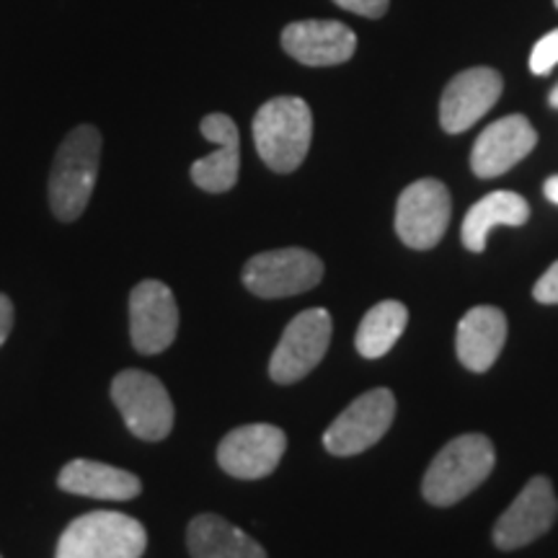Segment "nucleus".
Wrapping results in <instances>:
<instances>
[{
    "instance_id": "obj_1",
    "label": "nucleus",
    "mask_w": 558,
    "mask_h": 558,
    "mask_svg": "<svg viewBox=\"0 0 558 558\" xmlns=\"http://www.w3.org/2000/svg\"><path fill=\"white\" fill-rule=\"evenodd\" d=\"M101 163V132L94 124H78L68 132L50 171V207L62 222L78 220L86 213Z\"/></svg>"
},
{
    "instance_id": "obj_2",
    "label": "nucleus",
    "mask_w": 558,
    "mask_h": 558,
    "mask_svg": "<svg viewBox=\"0 0 558 558\" xmlns=\"http://www.w3.org/2000/svg\"><path fill=\"white\" fill-rule=\"evenodd\" d=\"M313 140V111L298 96H277L254 117L256 153L275 173L303 166Z\"/></svg>"
},
{
    "instance_id": "obj_3",
    "label": "nucleus",
    "mask_w": 558,
    "mask_h": 558,
    "mask_svg": "<svg viewBox=\"0 0 558 558\" xmlns=\"http://www.w3.org/2000/svg\"><path fill=\"white\" fill-rule=\"evenodd\" d=\"M494 463H497V456L488 437L460 435L450 439L424 473V499L435 507H452L484 484L488 473L494 471Z\"/></svg>"
},
{
    "instance_id": "obj_4",
    "label": "nucleus",
    "mask_w": 558,
    "mask_h": 558,
    "mask_svg": "<svg viewBox=\"0 0 558 558\" xmlns=\"http://www.w3.org/2000/svg\"><path fill=\"white\" fill-rule=\"evenodd\" d=\"M148 533L122 512H88L62 530L54 558H143Z\"/></svg>"
},
{
    "instance_id": "obj_5",
    "label": "nucleus",
    "mask_w": 558,
    "mask_h": 558,
    "mask_svg": "<svg viewBox=\"0 0 558 558\" xmlns=\"http://www.w3.org/2000/svg\"><path fill=\"white\" fill-rule=\"evenodd\" d=\"M111 401L120 409L128 429L145 442H160L173 429V403L156 375L124 369L111 380Z\"/></svg>"
},
{
    "instance_id": "obj_6",
    "label": "nucleus",
    "mask_w": 558,
    "mask_h": 558,
    "mask_svg": "<svg viewBox=\"0 0 558 558\" xmlns=\"http://www.w3.org/2000/svg\"><path fill=\"white\" fill-rule=\"evenodd\" d=\"M331 316L324 308H311L298 313L284 329L282 339L271 354L269 375L279 386L303 380L318 362L326 357L331 344Z\"/></svg>"
},
{
    "instance_id": "obj_7",
    "label": "nucleus",
    "mask_w": 558,
    "mask_h": 558,
    "mask_svg": "<svg viewBox=\"0 0 558 558\" xmlns=\"http://www.w3.org/2000/svg\"><path fill=\"white\" fill-rule=\"evenodd\" d=\"M324 279V262L305 248H275L256 254L243 267V284L256 298H292Z\"/></svg>"
},
{
    "instance_id": "obj_8",
    "label": "nucleus",
    "mask_w": 558,
    "mask_h": 558,
    "mask_svg": "<svg viewBox=\"0 0 558 558\" xmlns=\"http://www.w3.org/2000/svg\"><path fill=\"white\" fill-rule=\"evenodd\" d=\"M396 416V396L388 388H375L354 399L326 429L324 448L337 458L360 456L390 429Z\"/></svg>"
},
{
    "instance_id": "obj_9",
    "label": "nucleus",
    "mask_w": 558,
    "mask_h": 558,
    "mask_svg": "<svg viewBox=\"0 0 558 558\" xmlns=\"http://www.w3.org/2000/svg\"><path fill=\"white\" fill-rule=\"evenodd\" d=\"M450 213L448 186L437 179H418L401 192L396 207V233L409 248H435L450 226Z\"/></svg>"
},
{
    "instance_id": "obj_10",
    "label": "nucleus",
    "mask_w": 558,
    "mask_h": 558,
    "mask_svg": "<svg viewBox=\"0 0 558 558\" xmlns=\"http://www.w3.org/2000/svg\"><path fill=\"white\" fill-rule=\"evenodd\" d=\"M284 450H288V435L275 424H246L222 437L218 463L228 476L256 481L275 473Z\"/></svg>"
},
{
    "instance_id": "obj_11",
    "label": "nucleus",
    "mask_w": 558,
    "mask_h": 558,
    "mask_svg": "<svg viewBox=\"0 0 558 558\" xmlns=\"http://www.w3.org/2000/svg\"><path fill=\"white\" fill-rule=\"evenodd\" d=\"M179 331V308L169 284L145 279L130 295V337L140 354H160Z\"/></svg>"
},
{
    "instance_id": "obj_12",
    "label": "nucleus",
    "mask_w": 558,
    "mask_h": 558,
    "mask_svg": "<svg viewBox=\"0 0 558 558\" xmlns=\"http://www.w3.org/2000/svg\"><path fill=\"white\" fill-rule=\"evenodd\" d=\"M558 499L554 486L546 476L530 478L518 499L507 507L494 525V543L501 550L525 548L527 543L538 541L546 535L556 522Z\"/></svg>"
},
{
    "instance_id": "obj_13",
    "label": "nucleus",
    "mask_w": 558,
    "mask_h": 558,
    "mask_svg": "<svg viewBox=\"0 0 558 558\" xmlns=\"http://www.w3.org/2000/svg\"><path fill=\"white\" fill-rule=\"evenodd\" d=\"M282 50L308 68H331L352 60L357 34L333 19L292 21L282 29Z\"/></svg>"
},
{
    "instance_id": "obj_14",
    "label": "nucleus",
    "mask_w": 558,
    "mask_h": 558,
    "mask_svg": "<svg viewBox=\"0 0 558 558\" xmlns=\"http://www.w3.org/2000/svg\"><path fill=\"white\" fill-rule=\"evenodd\" d=\"M538 145V132L527 117L509 114L481 132L471 153V169L478 179H497L527 158Z\"/></svg>"
},
{
    "instance_id": "obj_15",
    "label": "nucleus",
    "mask_w": 558,
    "mask_h": 558,
    "mask_svg": "<svg viewBox=\"0 0 558 558\" xmlns=\"http://www.w3.org/2000/svg\"><path fill=\"white\" fill-rule=\"evenodd\" d=\"M501 96V75L494 68H471L448 83L439 99V124L450 135L471 130Z\"/></svg>"
},
{
    "instance_id": "obj_16",
    "label": "nucleus",
    "mask_w": 558,
    "mask_h": 558,
    "mask_svg": "<svg viewBox=\"0 0 558 558\" xmlns=\"http://www.w3.org/2000/svg\"><path fill=\"white\" fill-rule=\"evenodd\" d=\"M202 135L209 143L218 145V150L209 156L194 160L192 163V181L202 192L222 194L230 192L239 181L241 171V137L235 122L228 114H207L199 124Z\"/></svg>"
},
{
    "instance_id": "obj_17",
    "label": "nucleus",
    "mask_w": 558,
    "mask_h": 558,
    "mask_svg": "<svg viewBox=\"0 0 558 558\" xmlns=\"http://www.w3.org/2000/svg\"><path fill=\"white\" fill-rule=\"evenodd\" d=\"M507 339V318L499 308L478 305L465 313L458 326V360L471 373H486L497 362Z\"/></svg>"
},
{
    "instance_id": "obj_18",
    "label": "nucleus",
    "mask_w": 558,
    "mask_h": 558,
    "mask_svg": "<svg viewBox=\"0 0 558 558\" xmlns=\"http://www.w3.org/2000/svg\"><path fill=\"white\" fill-rule=\"evenodd\" d=\"M58 486L68 494L104 501H128L143 492V484H140L135 473L86 458L70 460L65 469L60 471Z\"/></svg>"
},
{
    "instance_id": "obj_19",
    "label": "nucleus",
    "mask_w": 558,
    "mask_h": 558,
    "mask_svg": "<svg viewBox=\"0 0 558 558\" xmlns=\"http://www.w3.org/2000/svg\"><path fill=\"white\" fill-rule=\"evenodd\" d=\"M192 558H267L259 543L218 514H197L186 530Z\"/></svg>"
},
{
    "instance_id": "obj_20",
    "label": "nucleus",
    "mask_w": 558,
    "mask_h": 558,
    "mask_svg": "<svg viewBox=\"0 0 558 558\" xmlns=\"http://www.w3.org/2000/svg\"><path fill=\"white\" fill-rule=\"evenodd\" d=\"M530 218V205L525 197H520L518 192H492L484 199H478L476 205L465 215L463 228H460V239L463 246L481 254L486 248V239L494 228L499 226H525Z\"/></svg>"
},
{
    "instance_id": "obj_21",
    "label": "nucleus",
    "mask_w": 558,
    "mask_h": 558,
    "mask_svg": "<svg viewBox=\"0 0 558 558\" xmlns=\"http://www.w3.org/2000/svg\"><path fill=\"white\" fill-rule=\"evenodd\" d=\"M409 324V311L407 305L399 300H383V303L373 305L362 318L357 329V352L367 360H378L383 354H388L396 347V341L401 339L403 329Z\"/></svg>"
},
{
    "instance_id": "obj_22",
    "label": "nucleus",
    "mask_w": 558,
    "mask_h": 558,
    "mask_svg": "<svg viewBox=\"0 0 558 558\" xmlns=\"http://www.w3.org/2000/svg\"><path fill=\"white\" fill-rule=\"evenodd\" d=\"M558 65V29L548 32L546 37L535 41L533 52H530V70L533 75H548Z\"/></svg>"
},
{
    "instance_id": "obj_23",
    "label": "nucleus",
    "mask_w": 558,
    "mask_h": 558,
    "mask_svg": "<svg viewBox=\"0 0 558 558\" xmlns=\"http://www.w3.org/2000/svg\"><path fill=\"white\" fill-rule=\"evenodd\" d=\"M333 3L349 13H357V16L380 19L388 13L390 0H333Z\"/></svg>"
},
{
    "instance_id": "obj_24",
    "label": "nucleus",
    "mask_w": 558,
    "mask_h": 558,
    "mask_svg": "<svg viewBox=\"0 0 558 558\" xmlns=\"http://www.w3.org/2000/svg\"><path fill=\"white\" fill-rule=\"evenodd\" d=\"M533 295L543 305H558V262L550 264L546 275L535 282Z\"/></svg>"
},
{
    "instance_id": "obj_25",
    "label": "nucleus",
    "mask_w": 558,
    "mask_h": 558,
    "mask_svg": "<svg viewBox=\"0 0 558 558\" xmlns=\"http://www.w3.org/2000/svg\"><path fill=\"white\" fill-rule=\"evenodd\" d=\"M13 329V303L5 295H0V347L5 344Z\"/></svg>"
},
{
    "instance_id": "obj_26",
    "label": "nucleus",
    "mask_w": 558,
    "mask_h": 558,
    "mask_svg": "<svg viewBox=\"0 0 558 558\" xmlns=\"http://www.w3.org/2000/svg\"><path fill=\"white\" fill-rule=\"evenodd\" d=\"M543 194H546L548 202L558 205V177H550L546 184H543Z\"/></svg>"
},
{
    "instance_id": "obj_27",
    "label": "nucleus",
    "mask_w": 558,
    "mask_h": 558,
    "mask_svg": "<svg viewBox=\"0 0 558 558\" xmlns=\"http://www.w3.org/2000/svg\"><path fill=\"white\" fill-rule=\"evenodd\" d=\"M548 104H550V107H554V109H558V83H556L554 88H550V94H548Z\"/></svg>"
},
{
    "instance_id": "obj_28",
    "label": "nucleus",
    "mask_w": 558,
    "mask_h": 558,
    "mask_svg": "<svg viewBox=\"0 0 558 558\" xmlns=\"http://www.w3.org/2000/svg\"><path fill=\"white\" fill-rule=\"evenodd\" d=\"M554 3H556V9H558V0H554Z\"/></svg>"
},
{
    "instance_id": "obj_29",
    "label": "nucleus",
    "mask_w": 558,
    "mask_h": 558,
    "mask_svg": "<svg viewBox=\"0 0 558 558\" xmlns=\"http://www.w3.org/2000/svg\"><path fill=\"white\" fill-rule=\"evenodd\" d=\"M0 558H3V556H0Z\"/></svg>"
}]
</instances>
